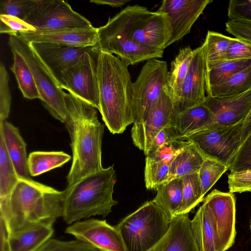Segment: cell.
Listing matches in <instances>:
<instances>
[{
    "mask_svg": "<svg viewBox=\"0 0 251 251\" xmlns=\"http://www.w3.org/2000/svg\"><path fill=\"white\" fill-rule=\"evenodd\" d=\"M67 115L64 124L70 135L72 163L67 176V187L82 177L102 170L101 143L104 126L91 104L64 93Z\"/></svg>",
    "mask_w": 251,
    "mask_h": 251,
    "instance_id": "1",
    "label": "cell"
},
{
    "mask_svg": "<svg viewBox=\"0 0 251 251\" xmlns=\"http://www.w3.org/2000/svg\"><path fill=\"white\" fill-rule=\"evenodd\" d=\"M65 190L58 191L30 179L19 178L7 200L0 201V219L9 234L62 217Z\"/></svg>",
    "mask_w": 251,
    "mask_h": 251,
    "instance_id": "2",
    "label": "cell"
},
{
    "mask_svg": "<svg viewBox=\"0 0 251 251\" xmlns=\"http://www.w3.org/2000/svg\"><path fill=\"white\" fill-rule=\"evenodd\" d=\"M128 66L113 54L100 51L98 57L99 111L112 134L123 133L134 123L133 83Z\"/></svg>",
    "mask_w": 251,
    "mask_h": 251,
    "instance_id": "3",
    "label": "cell"
},
{
    "mask_svg": "<svg viewBox=\"0 0 251 251\" xmlns=\"http://www.w3.org/2000/svg\"><path fill=\"white\" fill-rule=\"evenodd\" d=\"M116 174L114 165L90 174L66 191L62 218L68 225L92 216L108 215L118 204L113 198Z\"/></svg>",
    "mask_w": 251,
    "mask_h": 251,
    "instance_id": "4",
    "label": "cell"
},
{
    "mask_svg": "<svg viewBox=\"0 0 251 251\" xmlns=\"http://www.w3.org/2000/svg\"><path fill=\"white\" fill-rule=\"evenodd\" d=\"M172 218L152 200L145 202L115 226L127 251H147L167 233Z\"/></svg>",
    "mask_w": 251,
    "mask_h": 251,
    "instance_id": "5",
    "label": "cell"
},
{
    "mask_svg": "<svg viewBox=\"0 0 251 251\" xmlns=\"http://www.w3.org/2000/svg\"><path fill=\"white\" fill-rule=\"evenodd\" d=\"M128 38L144 47L164 50L172 36L170 18L164 12H151L139 5L120 12Z\"/></svg>",
    "mask_w": 251,
    "mask_h": 251,
    "instance_id": "6",
    "label": "cell"
},
{
    "mask_svg": "<svg viewBox=\"0 0 251 251\" xmlns=\"http://www.w3.org/2000/svg\"><path fill=\"white\" fill-rule=\"evenodd\" d=\"M8 44L11 50L25 60L33 76L43 106L56 120L64 123L67 115L65 92L53 74L33 50L28 43L17 36H10Z\"/></svg>",
    "mask_w": 251,
    "mask_h": 251,
    "instance_id": "7",
    "label": "cell"
},
{
    "mask_svg": "<svg viewBox=\"0 0 251 251\" xmlns=\"http://www.w3.org/2000/svg\"><path fill=\"white\" fill-rule=\"evenodd\" d=\"M167 63L156 58L148 60L133 83L131 108L133 124L144 122L162 94L168 91Z\"/></svg>",
    "mask_w": 251,
    "mask_h": 251,
    "instance_id": "8",
    "label": "cell"
},
{
    "mask_svg": "<svg viewBox=\"0 0 251 251\" xmlns=\"http://www.w3.org/2000/svg\"><path fill=\"white\" fill-rule=\"evenodd\" d=\"M97 31L96 50L115 54L128 66L163 57L164 50L142 47L129 39L119 12L109 18L105 25L97 28Z\"/></svg>",
    "mask_w": 251,
    "mask_h": 251,
    "instance_id": "9",
    "label": "cell"
},
{
    "mask_svg": "<svg viewBox=\"0 0 251 251\" xmlns=\"http://www.w3.org/2000/svg\"><path fill=\"white\" fill-rule=\"evenodd\" d=\"M99 51L86 52L58 78L60 87L99 110L97 73Z\"/></svg>",
    "mask_w": 251,
    "mask_h": 251,
    "instance_id": "10",
    "label": "cell"
},
{
    "mask_svg": "<svg viewBox=\"0 0 251 251\" xmlns=\"http://www.w3.org/2000/svg\"><path fill=\"white\" fill-rule=\"evenodd\" d=\"M243 122L232 126L211 127L185 140L193 143L207 158L216 160L229 169L241 145Z\"/></svg>",
    "mask_w": 251,
    "mask_h": 251,
    "instance_id": "11",
    "label": "cell"
},
{
    "mask_svg": "<svg viewBox=\"0 0 251 251\" xmlns=\"http://www.w3.org/2000/svg\"><path fill=\"white\" fill-rule=\"evenodd\" d=\"M24 21L36 31L93 26L89 20L62 0H36Z\"/></svg>",
    "mask_w": 251,
    "mask_h": 251,
    "instance_id": "12",
    "label": "cell"
},
{
    "mask_svg": "<svg viewBox=\"0 0 251 251\" xmlns=\"http://www.w3.org/2000/svg\"><path fill=\"white\" fill-rule=\"evenodd\" d=\"M202 202L216 233L218 251H226L234 244L236 235L234 195L214 189Z\"/></svg>",
    "mask_w": 251,
    "mask_h": 251,
    "instance_id": "13",
    "label": "cell"
},
{
    "mask_svg": "<svg viewBox=\"0 0 251 251\" xmlns=\"http://www.w3.org/2000/svg\"><path fill=\"white\" fill-rule=\"evenodd\" d=\"M177 113L168 91H165L153 105L146 120L133 124L131 130L133 144L147 155L156 135L171 124Z\"/></svg>",
    "mask_w": 251,
    "mask_h": 251,
    "instance_id": "14",
    "label": "cell"
},
{
    "mask_svg": "<svg viewBox=\"0 0 251 251\" xmlns=\"http://www.w3.org/2000/svg\"><path fill=\"white\" fill-rule=\"evenodd\" d=\"M65 232L103 251H127L117 228L106 220L91 218L77 221L66 227Z\"/></svg>",
    "mask_w": 251,
    "mask_h": 251,
    "instance_id": "15",
    "label": "cell"
},
{
    "mask_svg": "<svg viewBox=\"0 0 251 251\" xmlns=\"http://www.w3.org/2000/svg\"><path fill=\"white\" fill-rule=\"evenodd\" d=\"M211 0H164L157 10L170 18L172 36L165 48L190 32L191 28Z\"/></svg>",
    "mask_w": 251,
    "mask_h": 251,
    "instance_id": "16",
    "label": "cell"
},
{
    "mask_svg": "<svg viewBox=\"0 0 251 251\" xmlns=\"http://www.w3.org/2000/svg\"><path fill=\"white\" fill-rule=\"evenodd\" d=\"M206 57L203 43L193 50L178 103V112L202 104L205 98Z\"/></svg>",
    "mask_w": 251,
    "mask_h": 251,
    "instance_id": "17",
    "label": "cell"
},
{
    "mask_svg": "<svg viewBox=\"0 0 251 251\" xmlns=\"http://www.w3.org/2000/svg\"><path fill=\"white\" fill-rule=\"evenodd\" d=\"M202 104L213 115L211 127L234 125L243 122L251 109V89L232 96L214 97L207 95Z\"/></svg>",
    "mask_w": 251,
    "mask_h": 251,
    "instance_id": "18",
    "label": "cell"
},
{
    "mask_svg": "<svg viewBox=\"0 0 251 251\" xmlns=\"http://www.w3.org/2000/svg\"><path fill=\"white\" fill-rule=\"evenodd\" d=\"M28 43L57 80L61 73L74 65L83 54L96 49L95 47H75L54 43Z\"/></svg>",
    "mask_w": 251,
    "mask_h": 251,
    "instance_id": "19",
    "label": "cell"
},
{
    "mask_svg": "<svg viewBox=\"0 0 251 251\" xmlns=\"http://www.w3.org/2000/svg\"><path fill=\"white\" fill-rule=\"evenodd\" d=\"M19 35L27 43H54L80 47H95L98 40L97 28L94 26L46 31L36 30L20 33Z\"/></svg>",
    "mask_w": 251,
    "mask_h": 251,
    "instance_id": "20",
    "label": "cell"
},
{
    "mask_svg": "<svg viewBox=\"0 0 251 251\" xmlns=\"http://www.w3.org/2000/svg\"><path fill=\"white\" fill-rule=\"evenodd\" d=\"M213 124L212 113L202 104L178 112L170 127L174 139L185 140L194 134L210 128Z\"/></svg>",
    "mask_w": 251,
    "mask_h": 251,
    "instance_id": "21",
    "label": "cell"
},
{
    "mask_svg": "<svg viewBox=\"0 0 251 251\" xmlns=\"http://www.w3.org/2000/svg\"><path fill=\"white\" fill-rule=\"evenodd\" d=\"M147 251H199L192 234L188 214L173 217L167 233Z\"/></svg>",
    "mask_w": 251,
    "mask_h": 251,
    "instance_id": "22",
    "label": "cell"
},
{
    "mask_svg": "<svg viewBox=\"0 0 251 251\" xmlns=\"http://www.w3.org/2000/svg\"><path fill=\"white\" fill-rule=\"evenodd\" d=\"M0 134L19 178L30 179L26 155V145L17 127L7 121L0 122Z\"/></svg>",
    "mask_w": 251,
    "mask_h": 251,
    "instance_id": "23",
    "label": "cell"
},
{
    "mask_svg": "<svg viewBox=\"0 0 251 251\" xmlns=\"http://www.w3.org/2000/svg\"><path fill=\"white\" fill-rule=\"evenodd\" d=\"M53 225L41 223L9 234L8 251H37L51 239Z\"/></svg>",
    "mask_w": 251,
    "mask_h": 251,
    "instance_id": "24",
    "label": "cell"
},
{
    "mask_svg": "<svg viewBox=\"0 0 251 251\" xmlns=\"http://www.w3.org/2000/svg\"><path fill=\"white\" fill-rule=\"evenodd\" d=\"M206 158L193 143L189 141L172 161L168 181L198 172Z\"/></svg>",
    "mask_w": 251,
    "mask_h": 251,
    "instance_id": "25",
    "label": "cell"
},
{
    "mask_svg": "<svg viewBox=\"0 0 251 251\" xmlns=\"http://www.w3.org/2000/svg\"><path fill=\"white\" fill-rule=\"evenodd\" d=\"M191 229L199 251H218L216 233L203 204L200 207L191 220Z\"/></svg>",
    "mask_w": 251,
    "mask_h": 251,
    "instance_id": "26",
    "label": "cell"
},
{
    "mask_svg": "<svg viewBox=\"0 0 251 251\" xmlns=\"http://www.w3.org/2000/svg\"><path fill=\"white\" fill-rule=\"evenodd\" d=\"M193 50L190 47L180 49L178 53L171 62L169 71L167 86L168 92L178 112V103L182 86L188 73Z\"/></svg>",
    "mask_w": 251,
    "mask_h": 251,
    "instance_id": "27",
    "label": "cell"
},
{
    "mask_svg": "<svg viewBox=\"0 0 251 251\" xmlns=\"http://www.w3.org/2000/svg\"><path fill=\"white\" fill-rule=\"evenodd\" d=\"M183 185L181 177L161 184L152 201L172 218L177 215L182 200Z\"/></svg>",
    "mask_w": 251,
    "mask_h": 251,
    "instance_id": "28",
    "label": "cell"
},
{
    "mask_svg": "<svg viewBox=\"0 0 251 251\" xmlns=\"http://www.w3.org/2000/svg\"><path fill=\"white\" fill-rule=\"evenodd\" d=\"M71 156L63 151H34L29 153L27 164L31 176L40 175L68 162Z\"/></svg>",
    "mask_w": 251,
    "mask_h": 251,
    "instance_id": "29",
    "label": "cell"
},
{
    "mask_svg": "<svg viewBox=\"0 0 251 251\" xmlns=\"http://www.w3.org/2000/svg\"><path fill=\"white\" fill-rule=\"evenodd\" d=\"M250 67L251 59L225 61L207 66L206 90L221 84L233 75Z\"/></svg>",
    "mask_w": 251,
    "mask_h": 251,
    "instance_id": "30",
    "label": "cell"
},
{
    "mask_svg": "<svg viewBox=\"0 0 251 251\" xmlns=\"http://www.w3.org/2000/svg\"><path fill=\"white\" fill-rule=\"evenodd\" d=\"M251 89V67L228 78L216 86L206 90L207 96L228 97L243 94Z\"/></svg>",
    "mask_w": 251,
    "mask_h": 251,
    "instance_id": "31",
    "label": "cell"
},
{
    "mask_svg": "<svg viewBox=\"0 0 251 251\" xmlns=\"http://www.w3.org/2000/svg\"><path fill=\"white\" fill-rule=\"evenodd\" d=\"M11 50L13 54V63L10 70L14 74L23 96L30 100H40V95L33 76L26 61L19 53L14 50Z\"/></svg>",
    "mask_w": 251,
    "mask_h": 251,
    "instance_id": "32",
    "label": "cell"
},
{
    "mask_svg": "<svg viewBox=\"0 0 251 251\" xmlns=\"http://www.w3.org/2000/svg\"><path fill=\"white\" fill-rule=\"evenodd\" d=\"M19 178L0 134V201L8 200Z\"/></svg>",
    "mask_w": 251,
    "mask_h": 251,
    "instance_id": "33",
    "label": "cell"
},
{
    "mask_svg": "<svg viewBox=\"0 0 251 251\" xmlns=\"http://www.w3.org/2000/svg\"><path fill=\"white\" fill-rule=\"evenodd\" d=\"M181 177L183 185L182 200L177 215L188 214L204 198L198 172Z\"/></svg>",
    "mask_w": 251,
    "mask_h": 251,
    "instance_id": "34",
    "label": "cell"
},
{
    "mask_svg": "<svg viewBox=\"0 0 251 251\" xmlns=\"http://www.w3.org/2000/svg\"><path fill=\"white\" fill-rule=\"evenodd\" d=\"M232 38L217 32L207 31L203 42L205 47L207 66L220 60L229 48Z\"/></svg>",
    "mask_w": 251,
    "mask_h": 251,
    "instance_id": "35",
    "label": "cell"
},
{
    "mask_svg": "<svg viewBox=\"0 0 251 251\" xmlns=\"http://www.w3.org/2000/svg\"><path fill=\"white\" fill-rule=\"evenodd\" d=\"M171 163L155 160L146 156L145 167V182L147 189H155L168 181Z\"/></svg>",
    "mask_w": 251,
    "mask_h": 251,
    "instance_id": "36",
    "label": "cell"
},
{
    "mask_svg": "<svg viewBox=\"0 0 251 251\" xmlns=\"http://www.w3.org/2000/svg\"><path fill=\"white\" fill-rule=\"evenodd\" d=\"M227 170L228 167L216 160L205 159L198 172L203 197Z\"/></svg>",
    "mask_w": 251,
    "mask_h": 251,
    "instance_id": "37",
    "label": "cell"
},
{
    "mask_svg": "<svg viewBox=\"0 0 251 251\" xmlns=\"http://www.w3.org/2000/svg\"><path fill=\"white\" fill-rule=\"evenodd\" d=\"M37 251H103L75 239L62 241L51 238Z\"/></svg>",
    "mask_w": 251,
    "mask_h": 251,
    "instance_id": "38",
    "label": "cell"
},
{
    "mask_svg": "<svg viewBox=\"0 0 251 251\" xmlns=\"http://www.w3.org/2000/svg\"><path fill=\"white\" fill-rule=\"evenodd\" d=\"M36 4V0H1L0 14L25 19Z\"/></svg>",
    "mask_w": 251,
    "mask_h": 251,
    "instance_id": "39",
    "label": "cell"
},
{
    "mask_svg": "<svg viewBox=\"0 0 251 251\" xmlns=\"http://www.w3.org/2000/svg\"><path fill=\"white\" fill-rule=\"evenodd\" d=\"M9 75L4 64H0V122L6 121L11 107V96L9 88Z\"/></svg>",
    "mask_w": 251,
    "mask_h": 251,
    "instance_id": "40",
    "label": "cell"
},
{
    "mask_svg": "<svg viewBox=\"0 0 251 251\" xmlns=\"http://www.w3.org/2000/svg\"><path fill=\"white\" fill-rule=\"evenodd\" d=\"M36 29L25 21L14 16L0 14V32L10 36L20 33L35 31Z\"/></svg>",
    "mask_w": 251,
    "mask_h": 251,
    "instance_id": "41",
    "label": "cell"
},
{
    "mask_svg": "<svg viewBox=\"0 0 251 251\" xmlns=\"http://www.w3.org/2000/svg\"><path fill=\"white\" fill-rule=\"evenodd\" d=\"M249 59H251V43L232 38L225 54L217 63L228 60Z\"/></svg>",
    "mask_w": 251,
    "mask_h": 251,
    "instance_id": "42",
    "label": "cell"
},
{
    "mask_svg": "<svg viewBox=\"0 0 251 251\" xmlns=\"http://www.w3.org/2000/svg\"><path fill=\"white\" fill-rule=\"evenodd\" d=\"M229 170L230 173L251 170V135L241 145Z\"/></svg>",
    "mask_w": 251,
    "mask_h": 251,
    "instance_id": "43",
    "label": "cell"
},
{
    "mask_svg": "<svg viewBox=\"0 0 251 251\" xmlns=\"http://www.w3.org/2000/svg\"><path fill=\"white\" fill-rule=\"evenodd\" d=\"M229 21L251 23V0H231L227 7Z\"/></svg>",
    "mask_w": 251,
    "mask_h": 251,
    "instance_id": "44",
    "label": "cell"
},
{
    "mask_svg": "<svg viewBox=\"0 0 251 251\" xmlns=\"http://www.w3.org/2000/svg\"><path fill=\"white\" fill-rule=\"evenodd\" d=\"M229 192L242 193L251 190V170L229 173L228 175Z\"/></svg>",
    "mask_w": 251,
    "mask_h": 251,
    "instance_id": "45",
    "label": "cell"
},
{
    "mask_svg": "<svg viewBox=\"0 0 251 251\" xmlns=\"http://www.w3.org/2000/svg\"><path fill=\"white\" fill-rule=\"evenodd\" d=\"M226 30L235 38L251 43V23L228 20L225 23Z\"/></svg>",
    "mask_w": 251,
    "mask_h": 251,
    "instance_id": "46",
    "label": "cell"
},
{
    "mask_svg": "<svg viewBox=\"0 0 251 251\" xmlns=\"http://www.w3.org/2000/svg\"><path fill=\"white\" fill-rule=\"evenodd\" d=\"M170 125L162 129L156 135L146 156L154 153L167 143L173 139H175L173 137Z\"/></svg>",
    "mask_w": 251,
    "mask_h": 251,
    "instance_id": "47",
    "label": "cell"
},
{
    "mask_svg": "<svg viewBox=\"0 0 251 251\" xmlns=\"http://www.w3.org/2000/svg\"><path fill=\"white\" fill-rule=\"evenodd\" d=\"M9 232L3 221L0 219V251H8Z\"/></svg>",
    "mask_w": 251,
    "mask_h": 251,
    "instance_id": "48",
    "label": "cell"
},
{
    "mask_svg": "<svg viewBox=\"0 0 251 251\" xmlns=\"http://www.w3.org/2000/svg\"><path fill=\"white\" fill-rule=\"evenodd\" d=\"M251 135V109L243 123L241 145Z\"/></svg>",
    "mask_w": 251,
    "mask_h": 251,
    "instance_id": "49",
    "label": "cell"
},
{
    "mask_svg": "<svg viewBox=\"0 0 251 251\" xmlns=\"http://www.w3.org/2000/svg\"><path fill=\"white\" fill-rule=\"evenodd\" d=\"M130 1V0H91L90 2L98 5H107L113 7H119Z\"/></svg>",
    "mask_w": 251,
    "mask_h": 251,
    "instance_id": "50",
    "label": "cell"
},
{
    "mask_svg": "<svg viewBox=\"0 0 251 251\" xmlns=\"http://www.w3.org/2000/svg\"><path fill=\"white\" fill-rule=\"evenodd\" d=\"M250 228H251V220Z\"/></svg>",
    "mask_w": 251,
    "mask_h": 251,
    "instance_id": "51",
    "label": "cell"
},
{
    "mask_svg": "<svg viewBox=\"0 0 251 251\" xmlns=\"http://www.w3.org/2000/svg\"><path fill=\"white\" fill-rule=\"evenodd\" d=\"M250 192H251V190L250 191Z\"/></svg>",
    "mask_w": 251,
    "mask_h": 251,
    "instance_id": "52",
    "label": "cell"
}]
</instances>
